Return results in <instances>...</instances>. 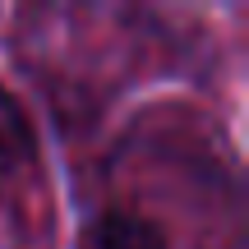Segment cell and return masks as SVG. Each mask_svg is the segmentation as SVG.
I'll list each match as a JSON object with an SVG mask.
<instances>
[{"mask_svg": "<svg viewBox=\"0 0 249 249\" xmlns=\"http://www.w3.org/2000/svg\"><path fill=\"white\" fill-rule=\"evenodd\" d=\"M0 245L23 249L28 222H46V180L18 102L0 88Z\"/></svg>", "mask_w": 249, "mask_h": 249, "instance_id": "6da1fadb", "label": "cell"}, {"mask_svg": "<svg viewBox=\"0 0 249 249\" xmlns=\"http://www.w3.org/2000/svg\"><path fill=\"white\" fill-rule=\"evenodd\" d=\"M79 249H171V240L152 217L129 213V208H107L79 231Z\"/></svg>", "mask_w": 249, "mask_h": 249, "instance_id": "7a4b0ae2", "label": "cell"}]
</instances>
